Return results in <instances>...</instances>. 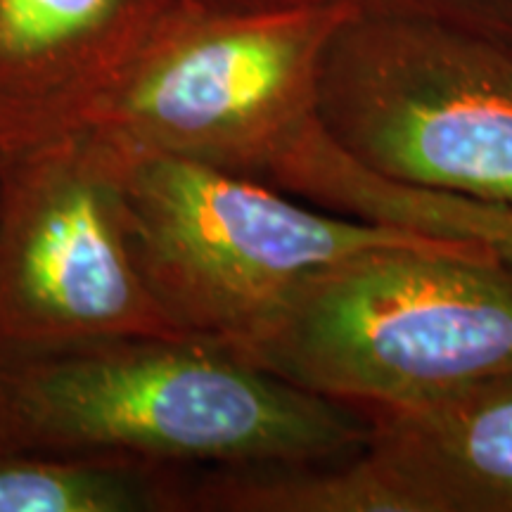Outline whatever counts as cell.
<instances>
[{
	"mask_svg": "<svg viewBox=\"0 0 512 512\" xmlns=\"http://www.w3.org/2000/svg\"><path fill=\"white\" fill-rule=\"evenodd\" d=\"M368 425L190 339H114L0 351V448L200 470L330 463L358 456Z\"/></svg>",
	"mask_w": 512,
	"mask_h": 512,
	"instance_id": "1",
	"label": "cell"
},
{
	"mask_svg": "<svg viewBox=\"0 0 512 512\" xmlns=\"http://www.w3.org/2000/svg\"><path fill=\"white\" fill-rule=\"evenodd\" d=\"M344 406L512 375V264L477 242L380 247L320 268L235 354Z\"/></svg>",
	"mask_w": 512,
	"mask_h": 512,
	"instance_id": "2",
	"label": "cell"
},
{
	"mask_svg": "<svg viewBox=\"0 0 512 512\" xmlns=\"http://www.w3.org/2000/svg\"><path fill=\"white\" fill-rule=\"evenodd\" d=\"M183 472L0 448V512H183Z\"/></svg>",
	"mask_w": 512,
	"mask_h": 512,
	"instance_id": "10",
	"label": "cell"
},
{
	"mask_svg": "<svg viewBox=\"0 0 512 512\" xmlns=\"http://www.w3.org/2000/svg\"><path fill=\"white\" fill-rule=\"evenodd\" d=\"M347 0L207 8L178 0L117 81L64 128L283 190L320 136L318 79Z\"/></svg>",
	"mask_w": 512,
	"mask_h": 512,
	"instance_id": "3",
	"label": "cell"
},
{
	"mask_svg": "<svg viewBox=\"0 0 512 512\" xmlns=\"http://www.w3.org/2000/svg\"><path fill=\"white\" fill-rule=\"evenodd\" d=\"M188 3L207 5V8L254 10V8H292V5L323 3V0H188Z\"/></svg>",
	"mask_w": 512,
	"mask_h": 512,
	"instance_id": "13",
	"label": "cell"
},
{
	"mask_svg": "<svg viewBox=\"0 0 512 512\" xmlns=\"http://www.w3.org/2000/svg\"><path fill=\"white\" fill-rule=\"evenodd\" d=\"M133 259L190 342L240 354L320 268L380 247H446L401 226L313 209L211 166L114 143Z\"/></svg>",
	"mask_w": 512,
	"mask_h": 512,
	"instance_id": "4",
	"label": "cell"
},
{
	"mask_svg": "<svg viewBox=\"0 0 512 512\" xmlns=\"http://www.w3.org/2000/svg\"><path fill=\"white\" fill-rule=\"evenodd\" d=\"M3 150H5V143H3V140H0V155H3Z\"/></svg>",
	"mask_w": 512,
	"mask_h": 512,
	"instance_id": "14",
	"label": "cell"
},
{
	"mask_svg": "<svg viewBox=\"0 0 512 512\" xmlns=\"http://www.w3.org/2000/svg\"><path fill=\"white\" fill-rule=\"evenodd\" d=\"M185 339L147 290L124 221L117 150L57 128L0 155V351Z\"/></svg>",
	"mask_w": 512,
	"mask_h": 512,
	"instance_id": "6",
	"label": "cell"
},
{
	"mask_svg": "<svg viewBox=\"0 0 512 512\" xmlns=\"http://www.w3.org/2000/svg\"><path fill=\"white\" fill-rule=\"evenodd\" d=\"M183 512H418L363 448L330 463L223 467L183 482Z\"/></svg>",
	"mask_w": 512,
	"mask_h": 512,
	"instance_id": "9",
	"label": "cell"
},
{
	"mask_svg": "<svg viewBox=\"0 0 512 512\" xmlns=\"http://www.w3.org/2000/svg\"><path fill=\"white\" fill-rule=\"evenodd\" d=\"M178 0H0V140L69 126Z\"/></svg>",
	"mask_w": 512,
	"mask_h": 512,
	"instance_id": "7",
	"label": "cell"
},
{
	"mask_svg": "<svg viewBox=\"0 0 512 512\" xmlns=\"http://www.w3.org/2000/svg\"><path fill=\"white\" fill-rule=\"evenodd\" d=\"M463 233L496 256L512 261V207L510 204H470L463 216Z\"/></svg>",
	"mask_w": 512,
	"mask_h": 512,
	"instance_id": "12",
	"label": "cell"
},
{
	"mask_svg": "<svg viewBox=\"0 0 512 512\" xmlns=\"http://www.w3.org/2000/svg\"><path fill=\"white\" fill-rule=\"evenodd\" d=\"M418 512H512V375L413 403L349 406Z\"/></svg>",
	"mask_w": 512,
	"mask_h": 512,
	"instance_id": "8",
	"label": "cell"
},
{
	"mask_svg": "<svg viewBox=\"0 0 512 512\" xmlns=\"http://www.w3.org/2000/svg\"><path fill=\"white\" fill-rule=\"evenodd\" d=\"M368 15L422 17L512 43V0H347Z\"/></svg>",
	"mask_w": 512,
	"mask_h": 512,
	"instance_id": "11",
	"label": "cell"
},
{
	"mask_svg": "<svg viewBox=\"0 0 512 512\" xmlns=\"http://www.w3.org/2000/svg\"><path fill=\"white\" fill-rule=\"evenodd\" d=\"M318 117L387 181L512 207V43L422 17L351 12L320 64Z\"/></svg>",
	"mask_w": 512,
	"mask_h": 512,
	"instance_id": "5",
	"label": "cell"
}]
</instances>
